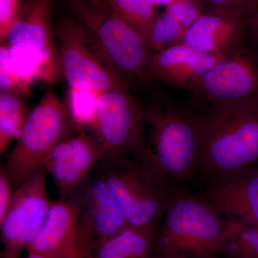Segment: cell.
Returning a JSON list of instances; mask_svg holds the SVG:
<instances>
[{"mask_svg":"<svg viewBox=\"0 0 258 258\" xmlns=\"http://www.w3.org/2000/svg\"><path fill=\"white\" fill-rule=\"evenodd\" d=\"M206 199L227 218L258 226V166L212 179Z\"/></svg>","mask_w":258,"mask_h":258,"instance_id":"9a60e30c","label":"cell"},{"mask_svg":"<svg viewBox=\"0 0 258 258\" xmlns=\"http://www.w3.org/2000/svg\"><path fill=\"white\" fill-rule=\"evenodd\" d=\"M81 208L74 198L51 201L40 232L29 245L28 253L57 254L71 250L79 237Z\"/></svg>","mask_w":258,"mask_h":258,"instance_id":"e0dca14e","label":"cell"},{"mask_svg":"<svg viewBox=\"0 0 258 258\" xmlns=\"http://www.w3.org/2000/svg\"><path fill=\"white\" fill-rule=\"evenodd\" d=\"M174 1V0H154V3H155L156 6H157V5H164L167 6V5L171 4V3Z\"/></svg>","mask_w":258,"mask_h":258,"instance_id":"d6a6232c","label":"cell"},{"mask_svg":"<svg viewBox=\"0 0 258 258\" xmlns=\"http://www.w3.org/2000/svg\"><path fill=\"white\" fill-rule=\"evenodd\" d=\"M249 25L256 37L258 36V12L252 13L249 17Z\"/></svg>","mask_w":258,"mask_h":258,"instance_id":"f1b7e54d","label":"cell"},{"mask_svg":"<svg viewBox=\"0 0 258 258\" xmlns=\"http://www.w3.org/2000/svg\"><path fill=\"white\" fill-rule=\"evenodd\" d=\"M225 56L201 52L181 42L152 54L148 79L174 87L197 89L209 70Z\"/></svg>","mask_w":258,"mask_h":258,"instance_id":"5bb4252c","label":"cell"},{"mask_svg":"<svg viewBox=\"0 0 258 258\" xmlns=\"http://www.w3.org/2000/svg\"><path fill=\"white\" fill-rule=\"evenodd\" d=\"M238 51L217 61L197 88L212 106L258 97V64Z\"/></svg>","mask_w":258,"mask_h":258,"instance_id":"7c38bea8","label":"cell"},{"mask_svg":"<svg viewBox=\"0 0 258 258\" xmlns=\"http://www.w3.org/2000/svg\"><path fill=\"white\" fill-rule=\"evenodd\" d=\"M94 247L79 232V237L74 248L64 258H93Z\"/></svg>","mask_w":258,"mask_h":258,"instance_id":"4316f807","label":"cell"},{"mask_svg":"<svg viewBox=\"0 0 258 258\" xmlns=\"http://www.w3.org/2000/svg\"><path fill=\"white\" fill-rule=\"evenodd\" d=\"M156 231L128 226L119 233L96 244L93 258H151Z\"/></svg>","mask_w":258,"mask_h":258,"instance_id":"d6986e66","label":"cell"},{"mask_svg":"<svg viewBox=\"0 0 258 258\" xmlns=\"http://www.w3.org/2000/svg\"><path fill=\"white\" fill-rule=\"evenodd\" d=\"M235 222L208 199L175 192L156 230L154 250L182 258H218Z\"/></svg>","mask_w":258,"mask_h":258,"instance_id":"7a4b0ae2","label":"cell"},{"mask_svg":"<svg viewBox=\"0 0 258 258\" xmlns=\"http://www.w3.org/2000/svg\"><path fill=\"white\" fill-rule=\"evenodd\" d=\"M62 75L69 87L88 88L98 93L128 88L101 46L76 18L56 27Z\"/></svg>","mask_w":258,"mask_h":258,"instance_id":"52a82bcc","label":"cell"},{"mask_svg":"<svg viewBox=\"0 0 258 258\" xmlns=\"http://www.w3.org/2000/svg\"><path fill=\"white\" fill-rule=\"evenodd\" d=\"M145 108L128 88L100 93L93 137L100 144L104 160L127 159L142 154Z\"/></svg>","mask_w":258,"mask_h":258,"instance_id":"ba28073f","label":"cell"},{"mask_svg":"<svg viewBox=\"0 0 258 258\" xmlns=\"http://www.w3.org/2000/svg\"><path fill=\"white\" fill-rule=\"evenodd\" d=\"M221 256L225 258H258V226L235 221L226 239Z\"/></svg>","mask_w":258,"mask_h":258,"instance_id":"603a6c76","label":"cell"},{"mask_svg":"<svg viewBox=\"0 0 258 258\" xmlns=\"http://www.w3.org/2000/svg\"><path fill=\"white\" fill-rule=\"evenodd\" d=\"M249 17L247 8L208 10L195 20L181 42L207 53L230 55L239 50Z\"/></svg>","mask_w":258,"mask_h":258,"instance_id":"4fadbf2b","label":"cell"},{"mask_svg":"<svg viewBox=\"0 0 258 258\" xmlns=\"http://www.w3.org/2000/svg\"><path fill=\"white\" fill-rule=\"evenodd\" d=\"M70 198L81 208L80 230L94 244L128 227L126 219L97 166L87 181Z\"/></svg>","mask_w":258,"mask_h":258,"instance_id":"8fae6325","label":"cell"},{"mask_svg":"<svg viewBox=\"0 0 258 258\" xmlns=\"http://www.w3.org/2000/svg\"><path fill=\"white\" fill-rule=\"evenodd\" d=\"M144 122L150 128L149 144L142 156L168 181H183L200 169V115L174 108H145Z\"/></svg>","mask_w":258,"mask_h":258,"instance_id":"277c9868","label":"cell"},{"mask_svg":"<svg viewBox=\"0 0 258 258\" xmlns=\"http://www.w3.org/2000/svg\"><path fill=\"white\" fill-rule=\"evenodd\" d=\"M52 3L53 0H35L28 14L12 25L3 44L23 47L38 54L60 79L63 75L60 55L52 42L55 34L51 24Z\"/></svg>","mask_w":258,"mask_h":258,"instance_id":"2e32d148","label":"cell"},{"mask_svg":"<svg viewBox=\"0 0 258 258\" xmlns=\"http://www.w3.org/2000/svg\"><path fill=\"white\" fill-rule=\"evenodd\" d=\"M11 181L3 166L0 169V222L3 219L10 208L13 199Z\"/></svg>","mask_w":258,"mask_h":258,"instance_id":"484cf974","label":"cell"},{"mask_svg":"<svg viewBox=\"0 0 258 258\" xmlns=\"http://www.w3.org/2000/svg\"><path fill=\"white\" fill-rule=\"evenodd\" d=\"M70 5L76 19L93 35L123 80H149L152 49L138 32L121 18L88 0H71Z\"/></svg>","mask_w":258,"mask_h":258,"instance_id":"8992f818","label":"cell"},{"mask_svg":"<svg viewBox=\"0 0 258 258\" xmlns=\"http://www.w3.org/2000/svg\"><path fill=\"white\" fill-rule=\"evenodd\" d=\"M249 9L250 11V15L255 13V12H258V0H250Z\"/></svg>","mask_w":258,"mask_h":258,"instance_id":"1f68e13d","label":"cell"},{"mask_svg":"<svg viewBox=\"0 0 258 258\" xmlns=\"http://www.w3.org/2000/svg\"><path fill=\"white\" fill-rule=\"evenodd\" d=\"M201 1L205 11H208V10L222 9V8H244L249 9L250 0H201Z\"/></svg>","mask_w":258,"mask_h":258,"instance_id":"83f0119b","label":"cell"},{"mask_svg":"<svg viewBox=\"0 0 258 258\" xmlns=\"http://www.w3.org/2000/svg\"><path fill=\"white\" fill-rule=\"evenodd\" d=\"M114 195L128 225L157 230L176 192L142 154L108 159L97 166Z\"/></svg>","mask_w":258,"mask_h":258,"instance_id":"3957f363","label":"cell"},{"mask_svg":"<svg viewBox=\"0 0 258 258\" xmlns=\"http://www.w3.org/2000/svg\"><path fill=\"white\" fill-rule=\"evenodd\" d=\"M99 94L88 88L69 87L66 106L80 132L94 128Z\"/></svg>","mask_w":258,"mask_h":258,"instance_id":"7402d4cb","label":"cell"},{"mask_svg":"<svg viewBox=\"0 0 258 258\" xmlns=\"http://www.w3.org/2000/svg\"><path fill=\"white\" fill-rule=\"evenodd\" d=\"M30 111L23 98L0 93V153L6 152L18 140L28 120Z\"/></svg>","mask_w":258,"mask_h":258,"instance_id":"44dd1931","label":"cell"},{"mask_svg":"<svg viewBox=\"0 0 258 258\" xmlns=\"http://www.w3.org/2000/svg\"><path fill=\"white\" fill-rule=\"evenodd\" d=\"M35 0H0V42L3 45L12 25L31 9Z\"/></svg>","mask_w":258,"mask_h":258,"instance_id":"d4e9b609","label":"cell"},{"mask_svg":"<svg viewBox=\"0 0 258 258\" xmlns=\"http://www.w3.org/2000/svg\"><path fill=\"white\" fill-rule=\"evenodd\" d=\"M201 0H174L159 15L153 26L150 47L156 52L181 43L183 37L205 13Z\"/></svg>","mask_w":258,"mask_h":258,"instance_id":"ac0fdd59","label":"cell"},{"mask_svg":"<svg viewBox=\"0 0 258 258\" xmlns=\"http://www.w3.org/2000/svg\"><path fill=\"white\" fill-rule=\"evenodd\" d=\"M257 40H258V36H257Z\"/></svg>","mask_w":258,"mask_h":258,"instance_id":"836d02e7","label":"cell"},{"mask_svg":"<svg viewBox=\"0 0 258 258\" xmlns=\"http://www.w3.org/2000/svg\"><path fill=\"white\" fill-rule=\"evenodd\" d=\"M32 83L23 78L12 66L6 47H0V91L13 96L26 98L32 93Z\"/></svg>","mask_w":258,"mask_h":258,"instance_id":"cb8c5ba5","label":"cell"},{"mask_svg":"<svg viewBox=\"0 0 258 258\" xmlns=\"http://www.w3.org/2000/svg\"><path fill=\"white\" fill-rule=\"evenodd\" d=\"M151 258H182L179 257L177 255H174V254L164 253V252H157L154 251L153 252L152 257Z\"/></svg>","mask_w":258,"mask_h":258,"instance_id":"4dcf8cb0","label":"cell"},{"mask_svg":"<svg viewBox=\"0 0 258 258\" xmlns=\"http://www.w3.org/2000/svg\"><path fill=\"white\" fill-rule=\"evenodd\" d=\"M47 174L42 165L13 193L10 208L0 222L4 258H18L40 232L51 203L47 193Z\"/></svg>","mask_w":258,"mask_h":258,"instance_id":"9c48e42d","label":"cell"},{"mask_svg":"<svg viewBox=\"0 0 258 258\" xmlns=\"http://www.w3.org/2000/svg\"><path fill=\"white\" fill-rule=\"evenodd\" d=\"M104 159L98 141L81 132L61 142L47 156L43 166L58 189L61 199L67 200L83 186Z\"/></svg>","mask_w":258,"mask_h":258,"instance_id":"30bf717a","label":"cell"},{"mask_svg":"<svg viewBox=\"0 0 258 258\" xmlns=\"http://www.w3.org/2000/svg\"><path fill=\"white\" fill-rule=\"evenodd\" d=\"M71 251V250H70ZM69 251V252H70ZM69 252L57 254H45L39 253H28L27 258H64Z\"/></svg>","mask_w":258,"mask_h":258,"instance_id":"f546056e","label":"cell"},{"mask_svg":"<svg viewBox=\"0 0 258 258\" xmlns=\"http://www.w3.org/2000/svg\"><path fill=\"white\" fill-rule=\"evenodd\" d=\"M124 20L150 47L151 34L159 16L154 0H88ZM152 49V48H151Z\"/></svg>","mask_w":258,"mask_h":258,"instance_id":"ffe728a7","label":"cell"},{"mask_svg":"<svg viewBox=\"0 0 258 258\" xmlns=\"http://www.w3.org/2000/svg\"><path fill=\"white\" fill-rule=\"evenodd\" d=\"M81 132L66 104L48 89L30 112L16 145L3 166L18 187L41 167L58 144Z\"/></svg>","mask_w":258,"mask_h":258,"instance_id":"5b68a950","label":"cell"},{"mask_svg":"<svg viewBox=\"0 0 258 258\" xmlns=\"http://www.w3.org/2000/svg\"><path fill=\"white\" fill-rule=\"evenodd\" d=\"M200 169L212 179L258 163V97L212 106L200 115Z\"/></svg>","mask_w":258,"mask_h":258,"instance_id":"6da1fadb","label":"cell"}]
</instances>
